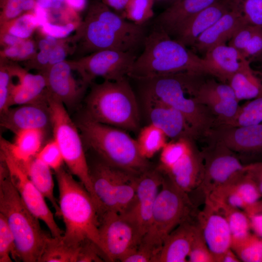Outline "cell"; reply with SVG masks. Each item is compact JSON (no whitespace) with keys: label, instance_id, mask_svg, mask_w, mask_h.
<instances>
[{"label":"cell","instance_id":"1","mask_svg":"<svg viewBox=\"0 0 262 262\" xmlns=\"http://www.w3.org/2000/svg\"><path fill=\"white\" fill-rule=\"evenodd\" d=\"M70 40L74 51L83 54L104 49L135 52L147 35L144 25L128 21L98 1L90 4Z\"/></svg>","mask_w":262,"mask_h":262},{"label":"cell","instance_id":"2","mask_svg":"<svg viewBox=\"0 0 262 262\" xmlns=\"http://www.w3.org/2000/svg\"><path fill=\"white\" fill-rule=\"evenodd\" d=\"M196 73L183 72L136 80L142 96L159 99L177 109L185 117L196 138H206L217 119L208 107L194 97Z\"/></svg>","mask_w":262,"mask_h":262},{"label":"cell","instance_id":"3","mask_svg":"<svg viewBox=\"0 0 262 262\" xmlns=\"http://www.w3.org/2000/svg\"><path fill=\"white\" fill-rule=\"evenodd\" d=\"M143 45L129 77L137 80L183 72L208 74L203 58L157 26L154 25Z\"/></svg>","mask_w":262,"mask_h":262},{"label":"cell","instance_id":"4","mask_svg":"<svg viewBox=\"0 0 262 262\" xmlns=\"http://www.w3.org/2000/svg\"><path fill=\"white\" fill-rule=\"evenodd\" d=\"M54 173L59 189L60 217L65 226L63 241L70 246H79L90 240L102 251L98 211L91 195L63 166Z\"/></svg>","mask_w":262,"mask_h":262},{"label":"cell","instance_id":"5","mask_svg":"<svg viewBox=\"0 0 262 262\" xmlns=\"http://www.w3.org/2000/svg\"><path fill=\"white\" fill-rule=\"evenodd\" d=\"M0 213L14 235L18 261L39 262L50 237L28 209L12 183L6 165L0 164Z\"/></svg>","mask_w":262,"mask_h":262},{"label":"cell","instance_id":"6","mask_svg":"<svg viewBox=\"0 0 262 262\" xmlns=\"http://www.w3.org/2000/svg\"><path fill=\"white\" fill-rule=\"evenodd\" d=\"M76 124L83 142L106 164L136 175L152 167L148 160L140 154L136 140L126 131L84 115Z\"/></svg>","mask_w":262,"mask_h":262},{"label":"cell","instance_id":"7","mask_svg":"<svg viewBox=\"0 0 262 262\" xmlns=\"http://www.w3.org/2000/svg\"><path fill=\"white\" fill-rule=\"evenodd\" d=\"M84 115L101 123L135 132L140 127L137 99L127 78L92 84Z\"/></svg>","mask_w":262,"mask_h":262},{"label":"cell","instance_id":"8","mask_svg":"<svg viewBox=\"0 0 262 262\" xmlns=\"http://www.w3.org/2000/svg\"><path fill=\"white\" fill-rule=\"evenodd\" d=\"M197 213L189 194L164 175L148 228L139 247L151 254L154 262L168 235L183 222L195 219Z\"/></svg>","mask_w":262,"mask_h":262},{"label":"cell","instance_id":"9","mask_svg":"<svg viewBox=\"0 0 262 262\" xmlns=\"http://www.w3.org/2000/svg\"><path fill=\"white\" fill-rule=\"evenodd\" d=\"M54 139L61 151L64 163L91 195L98 211L102 209L91 180L89 166L83 141L77 124L72 121L63 103L48 92Z\"/></svg>","mask_w":262,"mask_h":262},{"label":"cell","instance_id":"10","mask_svg":"<svg viewBox=\"0 0 262 262\" xmlns=\"http://www.w3.org/2000/svg\"><path fill=\"white\" fill-rule=\"evenodd\" d=\"M89 166L94 192L103 210L129 212L135 201L138 175L113 167L101 160Z\"/></svg>","mask_w":262,"mask_h":262},{"label":"cell","instance_id":"11","mask_svg":"<svg viewBox=\"0 0 262 262\" xmlns=\"http://www.w3.org/2000/svg\"><path fill=\"white\" fill-rule=\"evenodd\" d=\"M98 232L106 261H120L136 249L141 239L136 223L128 213L105 211L98 216Z\"/></svg>","mask_w":262,"mask_h":262},{"label":"cell","instance_id":"12","mask_svg":"<svg viewBox=\"0 0 262 262\" xmlns=\"http://www.w3.org/2000/svg\"><path fill=\"white\" fill-rule=\"evenodd\" d=\"M137 57L134 52L104 49L69 62L73 69L89 85L98 77L114 81L129 77Z\"/></svg>","mask_w":262,"mask_h":262},{"label":"cell","instance_id":"13","mask_svg":"<svg viewBox=\"0 0 262 262\" xmlns=\"http://www.w3.org/2000/svg\"><path fill=\"white\" fill-rule=\"evenodd\" d=\"M211 144L201 151L204 173L201 189L205 197L234 183L246 173L243 164L234 152L221 143L210 141Z\"/></svg>","mask_w":262,"mask_h":262},{"label":"cell","instance_id":"14","mask_svg":"<svg viewBox=\"0 0 262 262\" xmlns=\"http://www.w3.org/2000/svg\"><path fill=\"white\" fill-rule=\"evenodd\" d=\"M0 159L5 163L12 183L29 211L46 224L52 236H62L63 231L56 223L45 197L32 183L24 170L2 146H0Z\"/></svg>","mask_w":262,"mask_h":262},{"label":"cell","instance_id":"15","mask_svg":"<svg viewBox=\"0 0 262 262\" xmlns=\"http://www.w3.org/2000/svg\"><path fill=\"white\" fill-rule=\"evenodd\" d=\"M164 179V175L157 167H151L137 177L135 201L132 209L127 213L136 223L141 240L148 228L153 209Z\"/></svg>","mask_w":262,"mask_h":262},{"label":"cell","instance_id":"16","mask_svg":"<svg viewBox=\"0 0 262 262\" xmlns=\"http://www.w3.org/2000/svg\"><path fill=\"white\" fill-rule=\"evenodd\" d=\"M196 222L215 262H217L231 246V234L226 218L213 203L205 198L204 207L198 212Z\"/></svg>","mask_w":262,"mask_h":262},{"label":"cell","instance_id":"17","mask_svg":"<svg viewBox=\"0 0 262 262\" xmlns=\"http://www.w3.org/2000/svg\"><path fill=\"white\" fill-rule=\"evenodd\" d=\"M149 124L161 130L167 138L197 139L185 117L178 110L159 99L142 96Z\"/></svg>","mask_w":262,"mask_h":262},{"label":"cell","instance_id":"18","mask_svg":"<svg viewBox=\"0 0 262 262\" xmlns=\"http://www.w3.org/2000/svg\"><path fill=\"white\" fill-rule=\"evenodd\" d=\"M206 139L221 143L234 152L262 154V124L239 126L219 125L211 130Z\"/></svg>","mask_w":262,"mask_h":262},{"label":"cell","instance_id":"19","mask_svg":"<svg viewBox=\"0 0 262 262\" xmlns=\"http://www.w3.org/2000/svg\"><path fill=\"white\" fill-rule=\"evenodd\" d=\"M73 71L69 61L65 60L42 73L46 79L48 93L69 108L79 103L88 85L82 79L76 80Z\"/></svg>","mask_w":262,"mask_h":262},{"label":"cell","instance_id":"20","mask_svg":"<svg viewBox=\"0 0 262 262\" xmlns=\"http://www.w3.org/2000/svg\"><path fill=\"white\" fill-rule=\"evenodd\" d=\"M0 125L16 134L28 129L45 131L51 126L47 97L40 100L8 109L0 115Z\"/></svg>","mask_w":262,"mask_h":262},{"label":"cell","instance_id":"21","mask_svg":"<svg viewBox=\"0 0 262 262\" xmlns=\"http://www.w3.org/2000/svg\"><path fill=\"white\" fill-rule=\"evenodd\" d=\"M203 173L202 151L194 142L187 153L164 175L181 190L189 194L200 187Z\"/></svg>","mask_w":262,"mask_h":262},{"label":"cell","instance_id":"22","mask_svg":"<svg viewBox=\"0 0 262 262\" xmlns=\"http://www.w3.org/2000/svg\"><path fill=\"white\" fill-rule=\"evenodd\" d=\"M197 225L196 219L183 222L165 239L154 262H186Z\"/></svg>","mask_w":262,"mask_h":262},{"label":"cell","instance_id":"23","mask_svg":"<svg viewBox=\"0 0 262 262\" xmlns=\"http://www.w3.org/2000/svg\"><path fill=\"white\" fill-rule=\"evenodd\" d=\"M232 8V0H217L190 19L174 39L193 47L197 38Z\"/></svg>","mask_w":262,"mask_h":262},{"label":"cell","instance_id":"24","mask_svg":"<svg viewBox=\"0 0 262 262\" xmlns=\"http://www.w3.org/2000/svg\"><path fill=\"white\" fill-rule=\"evenodd\" d=\"M203 58L207 73L226 83H228L231 77L239 70L246 59L236 49L226 44L209 49Z\"/></svg>","mask_w":262,"mask_h":262},{"label":"cell","instance_id":"25","mask_svg":"<svg viewBox=\"0 0 262 262\" xmlns=\"http://www.w3.org/2000/svg\"><path fill=\"white\" fill-rule=\"evenodd\" d=\"M18 82L13 84L10 99V107L34 102L46 98L48 95L47 82L42 73L32 74L26 69L11 65Z\"/></svg>","mask_w":262,"mask_h":262},{"label":"cell","instance_id":"26","mask_svg":"<svg viewBox=\"0 0 262 262\" xmlns=\"http://www.w3.org/2000/svg\"><path fill=\"white\" fill-rule=\"evenodd\" d=\"M217 0H180L166 8L155 19L154 25L174 38L193 16Z\"/></svg>","mask_w":262,"mask_h":262},{"label":"cell","instance_id":"27","mask_svg":"<svg viewBox=\"0 0 262 262\" xmlns=\"http://www.w3.org/2000/svg\"><path fill=\"white\" fill-rule=\"evenodd\" d=\"M244 24L240 12L232 4L231 9L203 32L197 38L193 47L197 51L205 53L213 47L226 44Z\"/></svg>","mask_w":262,"mask_h":262},{"label":"cell","instance_id":"28","mask_svg":"<svg viewBox=\"0 0 262 262\" xmlns=\"http://www.w3.org/2000/svg\"><path fill=\"white\" fill-rule=\"evenodd\" d=\"M44 131L40 129H28L16 133L12 143L3 138L0 145L4 147L13 158L23 168L34 158L42 148Z\"/></svg>","mask_w":262,"mask_h":262},{"label":"cell","instance_id":"29","mask_svg":"<svg viewBox=\"0 0 262 262\" xmlns=\"http://www.w3.org/2000/svg\"><path fill=\"white\" fill-rule=\"evenodd\" d=\"M250 65L245 59L241 68L228 82L238 101L262 96V77L252 68Z\"/></svg>","mask_w":262,"mask_h":262},{"label":"cell","instance_id":"30","mask_svg":"<svg viewBox=\"0 0 262 262\" xmlns=\"http://www.w3.org/2000/svg\"><path fill=\"white\" fill-rule=\"evenodd\" d=\"M22 168L45 198L49 200L56 215L60 217L58 202L54 195V183L51 169L36 157Z\"/></svg>","mask_w":262,"mask_h":262},{"label":"cell","instance_id":"31","mask_svg":"<svg viewBox=\"0 0 262 262\" xmlns=\"http://www.w3.org/2000/svg\"><path fill=\"white\" fill-rule=\"evenodd\" d=\"M211 201L226 218L231 232L232 242L241 240L251 233L250 220L245 212L224 203Z\"/></svg>","mask_w":262,"mask_h":262},{"label":"cell","instance_id":"32","mask_svg":"<svg viewBox=\"0 0 262 262\" xmlns=\"http://www.w3.org/2000/svg\"><path fill=\"white\" fill-rule=\"evenodd\" d=\"M167 137L160 129L151 124L142 128L136 139L141 156L149 160L161 151L166 144Z\"/></svg>","mask_w":262,"mask_h":262},{"label":"cell","instance_id":"33","mask_svg":"<svg viewBox=\"0 0 262 262\" xmlns=\"http://www.w3.org/2000/svg\"><path fill=\"white\" fill-rule=\"evenodd\" d=\"M62 236L49 237L39 262H78L80 245L66 244Z\"/></svg>","mask_w":262,"mask_h":262},{"label":"cell","instance_id":"34","mask_svg":"<svg viewBox=\"0 0 262 262\" xmlns=\"http://www.w3.org/2000/svg\"><path fill=\"white\" fill-rule=\"evenodd\" d=\"M194 140L181 138L167 142L161 150L157 168L163 174L166 173L190 149Z\"/></svg>","mask_w":262,"mask_h":262},{"label":"cell","instance_id":"35","mask_svg":"<svg viewBox=\"0 0 262 262\" xmlns=\"http://www.w3.org/2000/svg\"><path fill=\"white\" fill-rule=\"evenodd\" d=\"M232 184L246 205L247 215L256 212L262 195L254 180L246 171Z\"/></svg>","mask_w":262,"mask_h":262},{"label":"cell","instance_id":"36","mask_svg":"<svg viewBox=\"0 0 262 262\" xmlns=\"http://www.w3.org/2000/svg\"><path fill=\"white\" fill-rule=\"evenodd\" d=\"M231 248L241 262H262V238L251 233L246 238L232 242Z\"/></svg>","mask_w":262,"mask_h":262},{"label":"cell","instance_id":"37","mask_svg":"<svg viewBox=\"0 0 262 262\" xmlns=\"http://www.w3.org/2000/svg\"><path fill=\"white\" fill-rule=\"evenodd\" d=\"M39 27L34 13H26L0 25V33H7L23 39L30 38Z\"/></svg>","mask_w":262,"mask_h":262},{"label":"cell","instance_id":"38","mask_svg":"<svg viewBox=\"0 0 262 262\" xmlns=\"http://www.w3.org/2000/svg\"><path fill=\"white\" fill-rule=\"evenodd\" d=\"M154 0H130L121 16L134 24L144 25L154 15Z\"/></svg>","mask_w":262,"mask_h":262},{"label":"cell","instance_id":"39","mask_svg":"<svg viewBox=\"0 0 262 262\" xmlns=\"http://www.w3.org/2000/svg\"><path fill=\"white\" fill-rule=\"evenodd\" d=\"M245 24L262 28V0H232Z\"/></svg>","mask_w":262,"mask_h":262},{"label":"cell","instance_id":"40","mask_svg":"<svg viewBox=\"0 0 262 262\" xmlns=\"http://www.w3.org/2000/svg\"><path fill=\"white\" fill-rule=\"evenodd\" d=\"M18 261L14 235L4 216L0 213V262Z\"/></svg>","mask_w":262,"mask_h":262},{"label":"cell","instance_id":"41","mask_svg":"<svg viewBox=\"0 0 262 262\" xmlns=\"http://www.w3.org/2000/svg\"><path fill=\"white\" fill-rule=\"evenodd\" d=\"M35 0H6L0 15V25L34 9Z\"/></svg>","mask_w":262,"mask_h":262},{"label":"cell","instance_id":"42","mask_svg":"<svg viewBox=\"0 0 262 262\" xmlns=\"http://www.w3.org/2000/svg\"><path fill=\"white\" fill-rule=\"evenodd\" d=\"M34 42L31 39L20 43L4 48L0 51V59L13 61H26L32 58L36 53Z\"/></svg>","mask_w":262,"mask_h":262},{"label":"cell","instance_id":"43","mask_svg":"<svg viewBox=\"0 0 262 262\" xmlns=\"http://www.w3.org/2000/svg\"><path fill=\"white\" fill-rule=\"evenodd\" d=\"M13 74L10 65L0 60V113H5L10 107V99L13 86Z\"/></svg>","mask_w":262,"mask_h":262},{"label":"cell","instance_id":"44","mask_svg":"<svg viewBox=\"0 0 262 262\" xmlns=\"http://www.w3.org/2000/svg\"><path fill=\"white\" fill-rule=\"evenodd\" d=\"M36 157L54 171L63 167L64 163L61 151L54 139L42 147Z\"/></svg>","mask_w":262,"mask_h":262},{"label":"cell","instance_id":"45","mask_svg":"<svg viewBox=\"0 0 262 262\" xmlns=\"http://www.w3.org/2000/svg\"><path fill=\"white\" fill-rule=\"evenodd\" d=\"M188 262H215L214 258L206 244L198 226L188 257Z\"/></svg>","mask_w":262,"mask_h":262},{"label":"cell","instance_id":"46","mask_svg":"<svg viewBox=\"0 0 262 262\" xmlns=\"http://www.w3.org/2000/svg\"><path fill=\"white\" fill-rule=\"evenodd\" d=\"M250 64L262 61V28L257 27L243 54Z\"/></svg>","mask_w":262,"mask_h":262},{"label":"cell","instance_id":"47","mask_svg":"<svg viewBox=\"0 0 262 262\" xmlns=\"http://www.w3.org/2000/svg\"><path fill=\"white\" fill-rule=\"evenodd\" d=\"M257 27H258L247 24L242 25L229 40V45L234 48L243 55L244 51Z\"/></svg>","mask_w":262,"mask_h":262},{"label":"cell","instance_id":"48","mask_svg":"<svg viewBox=\"0 0 262 262\" xmlns=\"http://www.w3.org/2000/svg\"><path fill=\"white\" fill-rule=\"evenodd\" d=\"M79 23H69L64 25H59L47 22L41 28V32L45 34L62 39L67 37L76 30Z\"/></svg>","mask_w":262,"mask_h":262},{"label":"cell","instance_id":"49","mask_svg":"<svg viewBox=\"0 0 262 262\" xmlns=\"http://www.w3.org/2000/svg\"><path fill=\"white\" fill-rule=\"evenodd\" d=\"M262 124V112L246 113L239 112L235 119L229 124L230 126H248Z\"/></svg>","mask_w":262,"mask_h":262},{"label":"cell","instance_id":"50","mask_svg":"<svg viewBox=\"0 0 262 262\" xmlns=\"http://www.w3.org/2000/svg\"><path fill=\"white\" fill-rule=\"evenodd\" d=\"M153 256L145 250L138 247L124 257L121 262H153Z\"/></svg>","mask_w":262,"mask_h":262},{"label":"cell","instance_id":"51","mask_svg":"<svg viewBox=\"0 0 262 262\" xmlns=\"http://www.w3.org/2000/svg\"><path fill=\"white\" fill-rule=\"evenodd\" d=\"M246 170L255 182L262 195V162L246 164Z\"/></svg>","mask_w":262,"mask_h":262},{"label":"cell","instance_id":"52","mask_svg":"<svg viewBox=\"0 0 262 262\" xmlns=\"http://www.w3.org/2000/svg\"><path fill=\"white\" fill-rule=\"evenodd\" d=\"M251 229L254 233L262 238V212H258L248 215Z\"/></svg>","mask_w":262,"mask_h":262},{"label":"cell","instance_id":"53","mask_svg":"<svg viewBox=\"0 0 262 262\" xmlns=\"http://www.w3.org/2000/svg\"><path fill=\"white\" fill-rule=\"evenodd\" d=\"M239 112L246 113L262 112V96L254 98L241 106Z\"/></svg>","mask_w":262,"mask_h":262},{"label":"cell","instance_id":"54","mask_svg":"<svg viewBox=\"0 0 262 262\" xmlns=\"http://www.w3.org/2000/svg\"><path fill=\"white\" fill-rule=\"evenodd\" d=\"M24 40L7 33H0V45L4 48L17 45Z\"/></svg>","mask_w":262,"mask_h":262},{"label":"cell","instance_id":"55","mask_svg":"<svg viewBox=\"0 0 262 262\" xmlns=\"http://www.w3.org/2000/svg\"><path fill=\"white\" fill-rule=\"evenodd\" d=\"M130 0H102V2L117 12L123 14L125 8Z\"/></svg>","mask_w":262,"mask_h":262},{"label":"cell","instance_id":"56","mask_svg":"<svg viewBox=\"0 0 262 262\" xmlns=\"http://www.w3.org/2000/svg\"><path fill=\"white\" fill-rule=\"evenodd\" d=\"M36 5L44 9H57L60 8L65 0H35Z\"/></svg>","mask_w":262,"mask_h":262},{"label":"cell","instance_id":"57","mask_svg":"<svg viewBox=\"0 0 262 262\" xmlns=\"http://www.w3.org/2000/svg\"><path fill=\"white\" fill-rule=\"evenodd\" d=\"M34 14L37 19L39 27H42L48 21V15L47 10L35 5Z\"/></svg>","mask_w":262,"mask_h":262},{"label":"cell","instance_id":"58","mask_svg":"<svg viewBox=\"0 0 262 262\" xmlns=\"http://www.w3.org/2000/svg\"><path fill=\"white\" fill-rule=\"evenodd\" d=\"M236 254L230 248L225 252L218 260L217 262H240Z\"/></svg>","mask_w":262,"mask_h":262},{"label":"cell","instance_id":"59","mask_svg":"<svg viewBox=\"0 0 262 262\" xmlns=\"http://www.w3.org/2000/svg\"><path fill=\"white\" fill-rule=\"evenodd\" d=\"M66 4L72 9L81 11L87 4V0H65Z\"/></svg>","mask_w":262,"mask_h":262},{"label":"cell","instance_id":"60","mask_svg":"<svg viewBox=\"0 0 262 262\" xmlns=\"http://www.w3.org/2000/svg\"><path fill=\"white\" fill-rule=\"evenodd\" d=\"M155 4L165 6L166 8L172 6L180 0H154ZM165 8V9H166Z\"/></svg>","mask_w":262,"mask_h":262},{"label":"cell","instance_id":"61","mask_svg":"<svg viewBox=\"0 0 262 262\" xmlns=\"http://www.w3.org/2000/svg\"><path fill=\"white\" fill-rule=\"evenodd\" d=\"M256 71L258 74L262 77V61L261 62V65L258 67Z\"/></svg>","mask_w":262,"mask_h":262},{"label":"cell","instance_id":"62","mask_svg":"<svg viewBox=\"0 0 262 262\" xmlns=\"http://www.w3.org/2000/svg\"><path fill=\"white\" fill-rule=\"evenodd\" d=\"M262 212V199H261L259 203L258 207V210L257 212Z\"/></svg>","mask_w":262,"mask_h":262},{"label":"cell","instance_id":"63","mask_svg":"<svg viewBox=\"0 0 262 262\" xmlns=\"http://www.w3.org/2000/svg\"><path fill=\"white\" fill-rule=\"evenodd\" d=\"M6 0H0V5L1 8H2Z\"/></svg>","mask_w":262,"mask_h":262}]
</instances>
